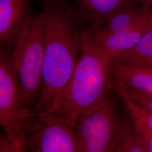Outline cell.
<instances>
[{"instance_id": "1", "label": "cell", "mask_w": 152, "mask_h": 152, "mask_svg": "<svg viewBox=\"0 0 152 152\" xmlns=\"http://www.w3.org/2000/svg\"><path fill=\"white\" fill-rule=\"evenodd\" d=\"M110 59L108 53L89 39L87 31L84 32L74 72L46 113L54 114L75 129L82 115L113 91Z\"/></svg>"}, {"instance_id": "2", "label": "cell", "mask_w": 152, "mask_h": 152, "mask_svg": "<svg viewBox=\"0 0 152 152\" xmlns=\"http://www.w3.org/2000/svg\"><path fill=\"white\" fill-rule=\"evenodd\" d=\"M44 12L46 24L42 87L33 109L39 113L49 111L69 81L81 51L83 35L77 30L61 6H51Z\"/></svg>"}, {"instance_id": "3", "label": "cell", "mask_w": 152, "mask_h": 152, "mask_svg": "<svg viewBox=\"0 0 152 152\" xmlns=\"http://www.w3.org/2000/svg\"><path fill=\"white\" fill-rule=\"evenodd\" d=\"M131 121L122 100L113 90L77 121L74 129L78 152H117Z\"/></svg>"}, {"instance_id": "4", "label": "cell", "mask_w": 152, "mask_h": 152, "mask_svg": "<svg viewBox=\"0 0 152 152\" xmlns=\"http://www.w3.org/2000/svg\"><path fill=\"white\" fill-rule=\"evenodd\" d=\"M46 24L45 12L30 16L12 53V66L29 109L35 108L41 90Z\"/></svg>"}, {"instance_id": "5", "label": "cell", "mask_w": 152, "mask_h": 152, "mask_svg": "<svg viewBox=\"0 0 152 152\" xmlns=\"http://www.w3.org/2000/svg\"><path fill=\"white\" fill-rule=\"evenodd\" d=\"M22 85L12 63V53L1 47L0 51V125L10 139L25 152L24 123L29 110Z\"/></svg>"}, {"instance_id": "6", "label": "cell", "mask_w": 152, "mask_h": 152, "mask_svg": "<svg viewBox=\"0 0 152 152\" xmlns=\"http://www.w3.org/2000/svg\"><path fill=\"white\" fill-rule=\"evenodd\" d=\"M23 137L25 152H78L75 129L54 114L31 109Z\"/></svg>"}, {"instance_id": "7", "label": "cell", "mask_w": 152, "mask_h": 152, "mask_svg": "<svg viewBox=\"0 0 152 152\" xmlns=\"http://www.w3.org/2000/svg\"><path fill=\"white\" fill-rule=\"evenodd\" d=\"M152 29V11L142 21L130 29L121 32L108 33L99 31H87L89 39L110 55L131 49L142 36Z\"/></svg>"}, {"instance_id": "8", "label": "cell", "mask_w": 152, "mask_h": 152, "mask_svg": "<svg viewBox=\"0 0 152 152\" xmlns=\"http://www.w3.org/2000/svg\"><path fill=\"white\" fill-rule=\"evenodd\" d=\"M30 0H0L1 47L14 46L30 15Z\"/></svg>"}, {"instance_id": "9", "label": "cell", "mask_w": 152, "mask_h": 152, "mask_svg": "<svg viewBox=\"0 0 152 152\" xmlns=\"http://www.w3.org/2000/svg\"><path fill=\"white\" fill-rule=\"evenodd\" d=\"M113 80L127 87L152 94V69L110 61Z\"/></svg>"}, {"instance_id": "10", "label": "cell", "mask_w": 152, "mask_h": 152, "mask_svg": "<svg viewBox=\"0 0 152 152\" xmlns=\"http://www.w3.org/2000/svg\"><path fill=\"white\" fill-rule=\"evenodd\" d=\"M152 11V8L139 4L129 6L109 18L99 29L108 33L121 32L129 30L142 21Z\"/></svg>"}, {"instance_id": "11", "label": "cell", "mask_w": 152, "mask_h": 152, "mask_svg": "<svg viewBox=\"0 0 152 152\" xmlns=\"http://www.w3.org/2000/svg\"><path fill=\"white\" fill-rule=\"evenodd\" d=\"M82 8L92 21L90 30L101 27L116 12L129 6L138 4L135 0H79Z\"/></svg>"}, {"instance_id": "12", "label": "cell", "mask_w": 152, "mask_h": 152, "mask_svg": "<svg viewBox=\"0 0 152 152\" xmlns=\"http://www.w3.org/2000/svg\"><path fill=\"white\" fill-rule=\"evenodd\" d=\"M110 60L152 69V29L146 33L131 49L113 55Z\"/></svg>"}, {"instance_id": "13", "label": "cell", "mask_w": 152, "mask_h": 152, "mask_svg": "<svg viewBox=\"0 0 152 152\" xmlns=\"http://www.w3.org/2000/svg\"><path fill=\"white\" fill-rule=\"evenodd\" d=\"M113 89L117 94L129 98L134 102L152 111V94L126 87L114 80Z\"/></svg>"}, {"instance_id": "14", "label": "cell", "mask_w": 152, "mask_h": 152, "mask_svg": "<svg viewBox=\"0 0 152 152\" xmlns=\"http://www.w3.org/2000/svg\"><path fill=\"white\" fill-rule=\"evenodd\" d=\"M118 95L122 100L131 116L140 120L152 131V111L136 104L125 96Z\"/></svg>"}, {"instance_id": "15", "label": "cell", "mask_w": 152, "mask_h": 152, "mask_svg": "<svg viewBox=\"0 0 152 152\" xmlns=\"http://www.w3.org/2000/svg\"><path fill=\"white\" fill-rule=\"evenodd\" d=\"M136 130L142 141L147 152H152V131L140 120L132 117Z\"/></svg>"}, {"instance_id": "16", "label": "cell", "mask_w": 152, "mask_h": 152, "mask_svg": "<svg viewBox=\"0 0 152 152\" xmlns=\"http://www.w3.org/2000/svg\"><path fill=\"white\" fill-rule=\"evenodd\" d=\"M0 152H23L22 149L11 139H10L5 134H1L0 137Z\"/></svg>"}, {"instance_id": "17", "label": "cell", "mask_w": 152, "mask_h": 152, "mask_svg": "<svg viewBox=\"0 0 152 152\" xmlns=\"http://www.w3.org/2000/svg\"><path fill=\"white\" fill-rule=\"evenodd\" d=\"M137 3L152 8V0H135Z\"/></svg>"}]
</instances>
